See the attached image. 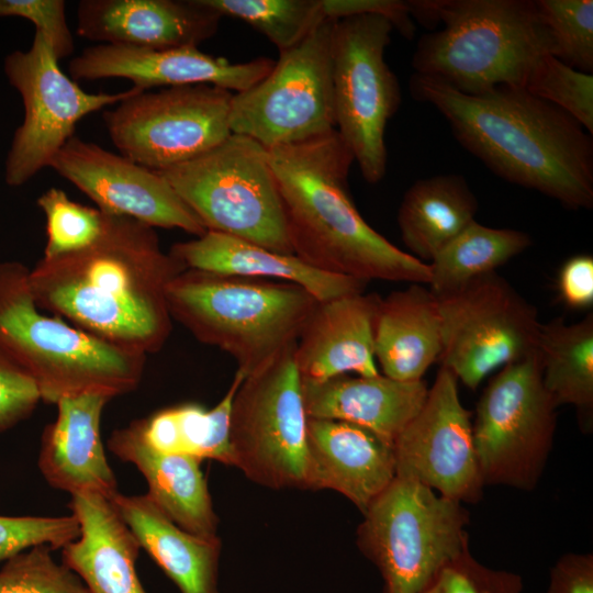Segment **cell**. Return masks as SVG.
Returning <instances> with one entry per match:
<instances>
[{
	"instance_id": "obj_1",
	"label": "cell",
	"mask_w": 593,
	"mask_h": 593,
	"mask_svg": "<svg viewBox=\"0 0 593 593\" xmlns=\"http://www.w3.org/2000/svg\"><path fill=\"white\" fill-rule=\"evenodd\" d=\"M183 270L161 249L154 227L103 213L102 231L92 244L42 257L29 271V284L41 310L147 356L160 350L170 336L166 289Z\"/></svg>"
},
{
	"instance_id": "obj_2",
	"label": "cell",
	"mask_w": 593,
	"mask_h": 593,
	"mask_svg": "<svg viewBox=\"0 0 593 593\" xmlns=\"http://www.w3.org/2000/svg\"><path fill=\"white\" fill-rule=\"evenodd\" d=\"M410 91L441 113L461 146L499 177L570 210L593 206L592 135L563 110L523 88L468 94L415 72Z\"/></svg>"
},
{
	"instance_id": "obj_3",
	"label": "cell",
	"mask_w": 593,
	"mask_h": 593,
	"mask_svg": "<svg viewBox=\"0 0 593 593\" xmlns=\"http://www.w3.org/2000/svg\"><path fill=\"white\" fill-rule=\"evenodd\" d=\"M293 255L328 273L428 284L427 262L403 251L361 216L347 189L353 153L336 130L268 148Z\"/></svg>"
},
{
	"instance_id": "obj_4",
	"label": "cell",
	"mask_w": 593,
	"mask_h": 593,
	"mask_svg": "<svg viewBox=\"0 0 593 593\" xmlns=\"http://www.w3.org/2000/svg\"><path fill=\"white\" fill-rule=\"evenodd\" d=\"M411 16L443 24L423 35L413 54L415 74L468 94L499 86L525 88L551 42L536 0H411Z\"/></svg>"
},
{
	"instance_id": "obj_5",
	"label": "cell",
	"mask_w": 593,
	"mask_h": 593,
	"mask_svg": "<svg viewBox=\"0 0 593 593\" xmlns=\"http://www.w3.org/2000/svg\"><path fill=\"white\" fill-rule=\"evenodd\" d=\"M166 300L172 321L227 353L244 378L295 347L318 302L294 283L198 269L175 277Z\"/></svg>"
},
{
	"instance_id": "obj_6",
	"label": "cell",
	"mask_w": 593,
	"mask_h": 593,
	"mask_svg": "<svg viewBox=\"0 0 593 593\" xmlns=\"http://www.w3.org/2000/svg\"><path fill=\"white\" fill-rule=\"evenodd\" d=\"M30 269L0 261V349L34 380L41 401L100 394L112 398L137 388L146 355L107 343L36 305Z\"/></svg>"
},
{
	"instance_id": "obj_7",
	"label": "cell",
	"mask_w": 593,
	"mask_h": 593,
	"mask_svg": "<svg viewBox=\"0 0 593 593\" xmlns=\"http://www.w3.org/2000/svg\"><path fill=\"white\" fill-rule=\"evenodd\" d=\"M157 171L206 231L293 255L269 150L257 141L232 133L212 149Z\"/></svg>"
},
{
	"instance_id": "obj_8",
	"label": "cell",
	"mask_w": 593,
	"mask_h": 593,
	"mask_svg": "<svg viewBox=\"0 0 593 593\" xmlns=\"http://www.w3.org/2000/svg\"><path fill=\"white\" fill-rule=\"evenodd\" d=\"M357 546L379 570L383 593H421L469 549V512L411 479L394 477L362 513Z\"/></svg>"
},
{
	"instance_id": "obj_9",
	"label": "cell",
	"mask_w": 593,
	"mask_h": 593,
	"mask_svg": "<svg viewBox=\"0 0 593 593\" xmlns=\"http://www.w3.org/2000/svg\"><path fill=\"white\" fill-rule=\"evenodd\" d=\"M557 409L542 384L537 353L500 369L472 422L484 486L536 488L553 446Z\"/></svg>"
},
{
	"instance_id": "obj_10",
	"label": "cell",
	"mask_w": 593,
	"mask_h": 593,
	"mask_svg": "<svg viewBox=\"0 0 593 593\" xmlns=\"http://www.w3.org/2000/svg\"><path fill=\"white\" fill-rule=\"evenodd\" d=\"M335 20L325 18L257 83L233 94L232 133L267 148L307 141L336 130L332 36Z\"/></svg>"
},
{
	"instance_id": "obj_11",
	"label": "cell",
	"mask_w": 593,
	"mask_h": 593,
	"mask_svg": "<svg viewBox=\"0 0 593 593\" xmlns=\"http://www.w3.org/2000/svg\"><path fill=\"white\" fill-rule=\"evenodd\" d=\"M393 29L378 14L335 20L333 29L336 131L369 183L387 172L385 128L401 103L398 78L384 59Z\"/></svg>"
},
{
	"instance_id": "obj_12",
	"label": "cell",
	"mask_w": 593,
	"mask_h": 593,
	"mask_svg": "<svg viewBox=\"0 0 593 593\" xmlns=\"http://www.w3.org/2000/svg\"><path fill=\"white\" fill-rule=\"evenodd\" d=\"M294 348L243 380L233 399V466L273 490H305L307 414Z\"/></svg>"
},
{
	"instance_id": "obj_13",
	"label": "cell",
	"mask_w": 593,
	"mask_h": 593,
	"mask_svg": "<svg viewBox=\"0 0 593 593\" xmlns=\"http://www.w3.org/2000/svg\"><path fill=\"white\" fill-rule=\"evenodd\" d=\"M3 70L24 105L23 123L14 132L4 164V181L20 187L49 164L74 136L86 115L146 91L87 92L63 72L46 36L35 31L31 47L7 55Z\"/></svg>"
},
{
	"instance_id": "obj_14",
	"label": "cell",
	"mask_w": 593,
	"mask_h": 593,
	"mask_svg": "<svg viewBox=\"0 0 593 593\" xmlns=\"http://www.w3.org/2000/svg\"><path fill=\"white\" fill-rule=\"evenodd\" d=\"M437 300L440 367L470 390L493 371L536 353L541 325L537 309L496 271Z\"/></svg>"
},
{
	"instance_id": "obj_15",
	"label": "cell",
	"mask_w": 593,
	"mask_h": 593,
	"mask_svg": "<svg viewBox=\"0 0 593 593\" xmlns=\"http://www.w3.org/2000/svg\"><path fill=\"white\" fill-rule=\"evenodd\" d=\"M234 92L212 85L141 91L103 112L121 155L152 170L192 159L231 134Z\"/></svg>"
},
{
	"instance_id": "obj_16",
	"label": "cell",
	"mask_w": 593,
	"mask_h": 593,
	"mask_svg": "<svg viewBox=\"0 0 593 593\" xmlns=\"http://www.w3.org/2000/svg\"><path fill=\"white\" fill-rule=\"evenodd\" d=\"M458 382L449 369L439 368L423 406L393 441L395 475L452 501L477 503L484 484L471 413L460 401Z\"/></svg>"
},
{
	"instance_id": "obj_17",
	"label": "cell",
	"mask_w": 593,
	"mask_h": 593,
	"mask_svg": "<svg viewBox=\"0 0 593 593\" xmlns=\"http://www.w3.org/2000/svg\"><path fill=\"white\" fill-rule=\"evenodd\" d=\"M49 167L88 195L100 211L150 227L179 228L197 237L206 230L158 171L72 136Z\"/></svg>"
},
{
	"instance_id": "obj_18",
	"label": "cell",
	"mask_w": 593,
	"mask_h": 593,
	"mask_svg": "<svg viewBox=\"0 0 593 593\" xmlns=\"http://www.w3.org/2000/svg\"><path fill=\"white\" fill-rule=\"evenodd\" d=\"M273 65L266 57L231 63L198 46L149 49L99 44L71 58L68 70L76 80L125 78L143 90L204 83L236 93L261 80Z\"/></svg>"
},
{
	"instance_id": "obj_19",
	"label": "cell",
	"mask_w": 593,
	"mask_h": 593,
	"mask_svg": "<svg viewBox=\"0 0 593 593\" xmlns=\"http://www.w3.org/2000/svg\"><path fill=\"white\" fill-rule=\"evenodd\" d=\"M221 19L201 0H81L77 33L149 49L199 46L217 32Z\"/></svg>"
},
{
	"instance_id": "obj_20",
	"label": "cell",
	"mask_w": 593,
	"mask_h": 593,
	"mask_svg": "<svg viewBox=\"0 0 593 593\" xmlns=\"http://www.w3.org/2000/svg\"><path fill=\"white\" fill-rule=\"evenodd\" d=\"M305 490H333L361 513L395 477L393 444L337 419L307 418Z\"/></svg>"
},
{
	"instance_id": "obj_21",
	"label": "cell",
	"mask_w": 593,
	"mask_h": 593,
	"mask_svg": "<svg viewBox=\"0 0 593 593\" xmlns=\"http://www.w3.org/2000/svg\"><path fill=\"white\" fill-rule=\"evenodd\" d=\"M380 301L378 294L362 292L317 302L294 347L303 382L379 374L374 326Z\"/></svg>"
},
{
	"instance_id": "obj_22",
	"label": "cell",
	"mask_w": 593,
	"mask_h": 593,
	"mask_svg": "<svg viewBox=\"0 0 593 593\" xmlns=\"http://www.w3.org/2000/svg\"><path fill=\"white\" fill-rule=\"evenodd\" d=\"M109 398L82 394L60 399L57 416L43 430L38 469L53 488L111 499L118 482L101 439V416Z\"/></svg>"
},
{
	"instance_id": "obj_23",
	"label": "cell",
	"mask_w": 593,
	"mask_h": 593,
	"mask_svg": "<svg viewBox=\"0 0 593 593\" xmlns=\"http://www.w3.org/2000/svg\"><path fill=\"white\" fill-rule=\"evenodd\" d=\"M169 253L186 269L298 284L318 302L362 293L368 281L321 271L291 254L206 231L197 238L179 242Z\"/></svg>"
},
{
	"instance_id": "obj_24",
	"label": "cell",
	"mask_w": 593,
	"mask_h": 593,
	"mask_svg": "<svg viewBox=\"0 0 593 593\" xmlns=\"http://www.w3.org/2000/svg\"><path fill=\"white\" fill-rule=\"evenodd\" d=\"M68 506L80 535L61 549V562L90 593H147L136 571L142 548L111 501L78 493L71 495Z\"/></svg>"
},
{
	"instance_id": "obj_25",
	"label": "cell",
	"mask_w": 593,
	"mask_h": 593,
	"mask_svg": "<svg viewBox=\"0 0 593 593\" xmlns=\"http://www.w3.org/2000/svg\"><path fill=\"white\" fill-rule=\"evenodd\" d=\"M108 447L138 469L148 484L146 494L174 523L199 536H217L219 518L202 460L156 450L143 437L136 419L113 430Z\"/></svg>"
},
{
	"instance_id": "obj_26",
	"label": "cell",
	"mask_w": 593,
	"mask_h": 593,
	"mask_svg": "<svg viewBox=\"0 0 593 593\" xmlns=\"http://www.w3.org/2000/svg\"><path fill=\"white\" fill-rule=\"evenodd\" d=\"M307 417L361 426L393 444L418 413L428 392L426 381H398L383 374H343L323 382H303Z\"/></svg>"
},
{
	"instance_id": "obj_27",
	"label": "cell",
	"mask_w": 593,
	"mask_h": 593,
	"mask_svg": "<svg viewBox=\"0 0 593 593\" xmlns=\"http://www.w3.org/2000/svg\"><path fill=\"white\" fill-rule=\"evenodd\" d=\"M114 508L133 532L141 548L153 558L180 593H220L219 536H199L174 523L147 495L111 499Z\"/></svg>"
},
{
	"instance_id": "obj_28",
	"label": "cell",
	"mask_w": 593,
	"mask_h": 593,
	"mask_svg": "<svg viewBox=\"0 0 593 593\" xmlns=\"http://www.w3.org/2000/svg\"><path fill=\"white\" fill-rule=\"evenodd\" d=\"M443 350L438 300L429 288L411 283L379 303L374 358L382 374L398 381H419L439 361Z\"/></svg>"
},
{
	"instance_id": "obj_29",
	"label": "cell",
	"mask_w": 593,
	"mask_h": 593,
	"mask_svg": "<svg viewBox=\"0 0 593 593\" xmlns=\"http://www.w3.org/2000/svg\"><path fill=\"white\" fill-rule=\"evenodd\" d=\"M478 201L457 174L418 179L404 193L398 211L401 238L423 262L475 220Z\"/></svg>"
},
{
	"instance_id": "obj_30",
	"label": "cell",
	"mask_w": 593,
	"mask_h": 593,
	"mask_svg": "<svg viewBox=\"0 0 593 593\" xmlns=\"http://www.w3.org/2000/svg\"><path fill=\"white\" fill-rule=\"evenodd\" d=\"M536 353L542 384L559 407L572 405L580 429L593 428V314L568 324L556 317L540 325Z\"/></svg>"
},
{
	"instance_id": "obj_31",
	"label": "cell",
	"mask_w": 593,
	"mask_h": 593,
	"mask_svg": "<svg viewBox=\"0 0 593 593\" xmlns=\"http://www.w3.org/2000/svg\"><path fill=\"white\" fill-rule=\"evenodd\" d=\"M244 379L236 370L226 393L211 409L198 403H183L136 419L143 437L161 452L181 454L200 460L212 459L233 466L231 412L233 399Z\"/></svg>"
},
{
	"instance_id": "obj_32",
	"label": "cell",
	"mask_w": 593,
	"mask_h": 593,
	"mask_svg": "<svg viewBox=\"0 0 593 593\" xmlns=\"http://www.w3.org/2000/svg\"><path fill=\"white\" fill-rule=\"evenodd\" d=\"M530 245L526 232L489 227L474 220L432 258L428 288L436 298L450 294L494 272Z\"/></svg>"
},
{
	"instance_id": "obj_33",
	"label": "cell",
	"mask_w": 593,
	"mask_h": 593,
	"mask_svg": "<svg viewBox=\"0 0 593 593\" xmlns=\"http://www.w3.org/2000/svg\"><path fill=\"white\" fill-rule=\"evenodd\" d=\"M221 16L244 21L280 52L301 42L326 16L322 0H201Z\"/></svg>"
},
{
	"instance_id": "obj_34",
	"label": "cell",
	"mask_w": 593,
	"mask_h": 593,
	"mask_svg": "<svg viewBox=\"0 0 593 593\" xmlns=\"http://www.w3.org/2000/svg\"><path fill=\"white\" fill-rule=\"evenodd\" d=\"M551 55L582 72L593 71V1L536 0Z\"/></svg>"
},
{
	"instance_id": "obj_35",
	"label": "cell",
	"mask_w": 593,
	"mask_h": 593,
	"mask_svg": "<svg viewBox=\"0 0 593 593\" xmlns=\"http://www.w3.org/2000/svg\"><path fill=\"white\" fill-rule=\"evenodd\" d=\"M46 219V245L43 257L72 253L92 244L103 227V213L98 208L69 199L59 188L46 190L37 199Z\"/></svg>"
},
{
	"instance_id": "obj_36",
	"label": "cell",
	"mask_w": 593,
	"mask_h": 593,
	"mask_svg": "<svg viewBox=\"0 0 593 593\" xmlns=\"http://www.w3.org/2000/svg\"><path fill=\"white\" fill-rule=\"evenodd\" d=\"M524 89L563 110L593 134L591 74L573 69L548 54L533 68Z\"/></svg>"
},
{
	"instance_id": "obj_37",
	"label": "cell",
	"mask_w": 593,
	"mask_h": 593,
	"mask_svg": "<svg viewBox=\"0 0 593 593\" xmlns=\"http://www.w3.org/2000/svg\"><path fill=\"white\" fill-rule=\"evenodd\" d=\"M47 545L29 548L4 561L0 593H90L66 564L58 563Z\"/></svg>"
},
{
	"instance_id": "obj_38",
	"label": "cell",
	"mask_w": 593,
	"mask_h": 593,
	"mask_svg": "<svg viewBox=\"0 0 593 593\" xmlns=\"http://www.w3.org/2000/svg\"><path fill=\"white\" fill-rule=\"evenodd\" d=\"M79 535V523L72 514L60 517L0 515V562L38 545L63 549Z\"/></svg>"
},
{
	"instance_id": "obj_39",
	"label": "cell",
	"mask_w": 593,
	"mask_h": 593,
	"mask_svg": "<svg viewBox=\"0 0 593 593\" xmlns=\"http://www.w3.org/2000/svg\"><path fill=\"white\" fill-rule=\"evenodd\" d=\"M519 574L479 562L469 549L446 564L421 593H522Z\"/></svg>"
},
{
	"instance_id": "obj_40",
	"label": "cell",
	"mask_w": 593,
	"mask_h": 593,
	"mask_svg": "<svg viewBox=\"0 0 593 593\" xmlns=\"http://www.w3.org/2000/svg\"><path fill=\"white\" fill-rule=\"evenodd\" d=\"M0 16H19L33 22L35 31L46 36L58 60L70 56L75 49L64 0H0Z\"/></svg>"
},
{
	"instance_id": "obj_41",
	"label": "cell",
	"mask_w": 593,
	"mask_h": 593,
	"mask_svg": "<svg viewBox=\"0 0 593 593\" xmlns=\"http://www.w3.org/2000/svg\"><path fill=\"white\" fill-rule=\"evenodd\" d=\"M40 401L34 380L0 349V433L30 416Z\"/></svg>"
},
{
	"instance_id": "obj_42",
	"label": "cell",
	"mask_w": 593,
	"mask_h": 593,
	"mask_svg": "<svg viewBox=\"0 0 593 593\" xmlns=\"http://www.w3.org/2000/svg\"><path fill=\"white\" fill-rule=\"evenodd\" d=\"M326 18L339 20L359 14L387 18L407 38L414 33L407 1L400 0H322Z\"/></svg>"
},
{
	"instance_id": "obj_43",
	"label": "cell",
	"mask_w": 593,
	"mask_h": 593,
	"mask_svg": "<svg viewBox=\"0 0 593 593\" xmlns=\"http://www.w3.org/2000/svg\"><path fill=\"white\" fill-rule=\"evenodd\" d=\"M557 289L561 302L573 310L589 309L593 304V257L579 254L561 266Z\"/></svg>"
},
{
	"instance_id": "obj_44",
	"label": "cell",
	"mask_w": 593,
	"mask_h": 593,
	"mask_svg": "<svg viewBox=\"0 0 593 593\" xmlns=\"http://www.w3.org/2000/svg\"><path fill=\"white\" fill-rule=\"evenodd\" d=\"M547 593H593V555L561 556L550 570Z\"/></svg>"
}]
</instances>
